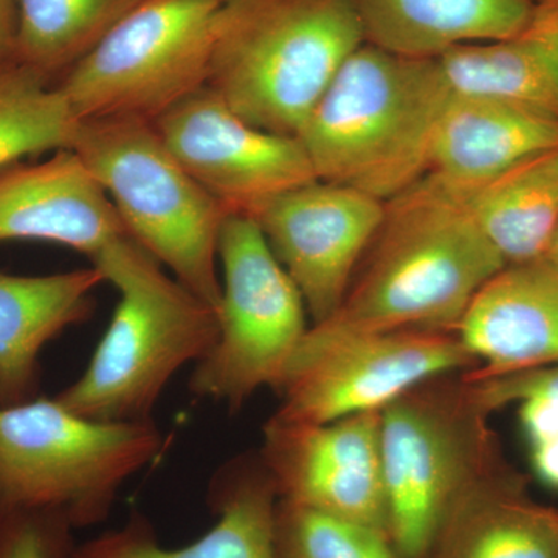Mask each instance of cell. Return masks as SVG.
<instances>
[{
  "label": "cell",
  "mask_w": 558,
  "mask_h": 558,
  "mask_svg": "<svg viewBox=\"0 0 558 558\" xmlns=\"http://www.w3.org/2000/svg\"><path fill=\"white\" fill-rule=\"evenodd\" d=\"M505 267L457 191L425 174L385 202L347 299L332 317L311 326L326 336L454 330Z\"/></svg>",
  "instance_id": "cell-1"
},
{
  "label": "cell",
  "mask_w": 558,
  "mask_h": 558,
  "mask_svg": "<svg viewBox=\"0 0 558 558\" xmlns=\"http://www.w3.org/2000/svg\"><path fill=\"white\" fill-rule=\"evenodd\" d=\"M89 259L120 300L89 365L54 399L92 421L150 422L172 377L215 347L218 311L128 234Z\"/></svg>",
  "instance_id": "cell-2"
},
{
  "label": "cell",
  "mask_w": 558,
  "mask_h": 558,
  "mask_svg": "<svg viewBox=\"0 0 558 558\" xmlns=\"http://www.w3.org/2000/svg\"><path fill=\"white\" fill-rule=\"evenodd\" d=\"M450 94L438 60L363 43L330 81L299 138L318 180L387 202L427 174L433 132Z\"/></svg>",
  "instance_id": "cell-3"
},
{
  "label": "cell",
  "mask_w": 558,
  "mask_h": 558,
  "mask_svg": "<svg viewBox=\"0 0 558 558\" xmlns=\"http://www.w3.org/2000/svg\"><path fill=\"white\" fill-rule=\"evenodd\" d=\"M363 43L349 0H219L208 87L253 126L299 137Z\"/></svg>",
  "instance_id": "cell-4"
},
{
  "label": "cell",
  "mask_w": 558,
  "mask_h": 558,
  "mask_svg": "<svg viewBox=\"0 0 558 558\" xmlns=\"http://www.w3.org/2000/svg\"><path fill=\"white\" fill-rule=\"evenodd\" d=\"M72 150L108 194L128 236L218 311V242L229 213L175 160L154 123L80 121Z\"/></svg>",
  "instance_id": "cell-5"
},
{
  "label": "cell",
  "mask_w": 558,
  "mask_h": 558,
  "mask_svg": "<svg viewBox=\"0 0 558 558\" xmlns=\"http://www.w3.org/2000/svg\"><path fill=\"white\" fill-rule=\"evenodd\" d=\"M165 447L154 421H92L44 396L0 407V510H50L75 531L97 526Z\"/></svg>",
  "instance_id": "cell-6"
},
{
  "label": "cell",
  "mask_w": 558,
  "mask_h": 558,
  "mask_svg": "<svg viewBox=\"0 0 558 558\" xmlns=\"http://www.w3.org/2000/svg\"><path fill=\"white\" fill-rule=\"evenodd\" d=\"M488 417L462 373L424 381L381 410L388 535L400 558H427L454 501L502 459Z\"/></svg>",
  "instance_id": "cell-7"
},
{
  "label": "cell",
  "mask_w": 558,
  "mask_h": 558,
  "mask_svg": "<svg viewBox=\"0 0 558 558\" xmlns=\"http://www.w3.org/2000/svg\"><path fill=\"white\" fill-rule=\"evenodd\" d=\"M219 0H142L57 84L78 121L154 123L208 86Z\"/></svg>",
  "instance_id": "cell-8"
},
{
  "label": "cell",
  "mask_w": 558,
  "mask_h": 558,
  "mask_svg": "<svg viewBox=\"0 0 558 558\" xmlns=\"http://www.w3.org/2000/svg\"><path fill=\"white\" fill-rule=\"evenodd\" d=\"M222 299L215 347L194 365V398L238 411L259 389L278 391L307 323L303 295L252 216H227L219 233Z\"/></svg>",
  "instance_id": "cell-9"
},
{
  "label": "cell",
  "mask_w": 558,
  "mask_h": 558,
  "mask_svg": "<svg viewBox=\"0 0 558 558\" xmlns=\"http://www.w3.org/2000/svg\"><path fill=\"white\" fill-rule=\"evenodd\" d=\"M476 366L457 330L326 336L311 326L279 385L274 416L325 424L381 411L424 381Z\"/></svg>",
  "instance_id": "cell-10"
},
{
  "label": "cell",
  "mask_w": 558,
  "mask_h": 558,
  "mask_svg": "<svg viewBox=\"0 0 558 558\" xmlns=\"http://www.w3.org/2000/svg\"><path fill=\"white\" fill-rule=\"evenodd\" d=\"M154 126L175 160L229 215L252 216L279 194L318 180L299 137L253 126L208 86Z\"/></svg>",
  "instance_id": "cell-11"
},
{
  "label": "cell",
  "mask_w": 558,
  "mask_h": 558,
  "mask_svg": "<svg viewBox=\"0 0 558 558\" xmlns=\"http://www.w3.org/2000/svg\"><path fill=\"white\" fill-rule=\"evenodd\" d=\"M380 413L325 424L271 416L264 425L258 454L278 498L388 535Z\"/></svg>",
  "instance_id": "cell-12"
},
{
  "label": "cell",
  "mask_w": 558,
  "mask_h": 558,
  "mask_svg": "<svg viewBox=\"0 0 558 558\" xmlns=\"http://www.w3.org/2000/svg\"><path fill=\"white\" fill-rule=\"evenodd\" d=\"M384 213L385 202L323 180L286 191L253 213L303 295L311 325L340 310Z\"/></svg>",
  "instance_id": "cell-13"
},
{
  "label": "cell",
  "mask_w": 558,
  "mask_h": 558,
  "mask_svg": "<svg viewBox=\"0 0 558 558\" xmlns=\"http://www.w3.org/2000/svg\"><path fill=\"white\" fill-rule=\"evenodd\" d=\"M278 495L258 453L241 454L216 470L208 486L215 526L182 548H165L143 513L121 527L76 543L68 558H275Z\"/></svg>",
  "instance_id": "cell-14"
},
{
  "label": "cell",
  "mask_w": 558,
  "mask_h": 558,
  "mask_svg": "<svg viewBox=\"0 0 558 558\" xmlns=\"http://www.w3.org/2000/svg\"><path fill=\"white\" fill-rule=\"evenodd\" d=\"M124 234L108 194L72 149L0 171V242H53L90 258Z\"/></svg>",
  "instance_id": "cell-15"
},
{
  "label": "cell",
  "mask_w": 558,
  "mask_h": 558,
  "mask_svg": "<svg viewBox=\"0 0 558 558\" xmlns=\"http://www.w3.org/2000/svg\"><path fill=\"white\" fill-rule=\"evenodd\" d=\"M457 333L481 380L558 363V270L543 259L506 266L476 293Z\"/></svg>",
  "instance_id": "cell-16"
},
{
  "label": "cell",
  "mask_w": 558,
  "mask_h": 558,
  "mask_svg": "<svg viewBox=\"0 0 558 558\" xmlns=\"http://www.w3.org/2000/svg\"><path fill=\"white\" fill-rule=\"evenodd\" d=\"M556 146V117L519 102L451 92L433 132L427 174L451 190L470 191Z\"/></svg>",
  "instance_id": "cell-17"
},
{
  "label": "cell",
  "mask_w": 558,
  "mask_h": 558,
  "mask_svg": "<svg viewBox=\"0 0 558 558\" xmlns=\"http://www.w3.org/2000/svg\"><path fill=\"white\" fill-rule=\"evenodd\" d=\"M105 282L94 266L40 277L0 271V407L39 398L40 352L92 317Z\"/></svg>",
  "instance_id": "cell-18"
},
{
  "label": "cell",
  "mask_w": 558,
  "mask_h": 558,
  "mask_svg": "<svg viewBox=\"0 0 558 558\" xmlns=\"http://www.w3.org/2000/svg\"><path fill=\"white\" fill-rule=\"evenodd\" d=\"M427 558H558V509L499 459L451 506Z\"/></svg>",
  "instance_id": "cell-19"
},
{
  "label": "cell",
  "mask_w": 558,
  "mask_h": 558,
  "mask_svg": "<svg viewBox=\"0 0 558 558\" xmlns=\"http://www.w3.org/2000/svg\"><path fill=\"white\" fill-rule=\"evenodd\" d=\"M363 40L414 60H439L469 44L523 31L535 0H349Z\"/></svg>",
  "instance_id": "cell-20"
},
{
  "label": "cell",
  "mask_w": 558,
  "mask_h": 558,
  "mask_svg": "<svg viewBox=\"0 0 558 558\" xmlns=\"http://www.w3.org/2000/svg\"><path fill=\"white\" fill-rule=\"evenodd\" d=\"M451 92L519 102L558 119V0H535L523 31L439 58Z\"/></svg>",
  "instance_id": "cell-21"
},
{
  "label": "cell",
  "mask_w": 558,
  "mask_h": 558,
  "mask_svg": "<svg viewBox=\"0 0 558 558\" xmlns=\"http://www.w3.org/2000/svg\"><path fill=\"white\" fill-rule=\"evenodd\" d=\"M457 193L506 266L542 259L558 223V146Z\"/></svg>",
  "instance_id": "cell-22"
},
{
  "label": "cell",
  "mask_w": 558,
  "mask_h": 558,
  "mask_svg": "<svg viewBox=\"0 0 558 558\" xmlns=\"http://www.w3.org/2000/svg\"><path fill=\"white\" fill-rule=\"evenodd\" d=\"M142 0H17L16 61L53 86Z\"/></svg>",
  "instance_id": "cell-23"
},
{
  "label": "cell",
  "mask_w": 558,
  "mask_h": 558,
  "mask_svg": "<svg viewBox=\"0 0 558 558\" xmlns=\"http://www.w3.org/2000/svg\"><path fill=\"white\" fill-rule=\"evenodd\" d=\"M80 121L60 89L20 61L0 65V171L72 149Z\"/></svg>",
  "instance_id": "cell-24"
},
{
  "label": "cell",
  "mask_w": 558,
  "mask_h": 558,
  "mask_svg": "<svg viewBox=\"0 0 558 558\" xmlns=\"http://www.w3.org/2000/svg\"><path fill=\"white\" fill-rule=\"evenodd\" d=\"M274 553L275 558H400L379 529L279 498Z\"/></svg>",
  "instance_id": "cell-25"
},
{
  "label": "cell",
  "mask_w": 558,
  "mask_h": 558,
  "mask_svg": "<svg viewBox=\"0 0 558 558\" xmlns=\"http://www.w3.org/2000/svg\"><path fill=\"white\" fill-rule=\"evenodd\" d=\"M75 527L50 510H0V558H68Z\"/></svg>",
  "instance_id": "cell-26"
},
{
  "label": "cell",
  "mask_w": 558,
  "mask_h": 558,
  "mask_svg": "<svg viewBox=\"0 0 558 558\" xmlns=\"http://www.w3.org/2000/svg\"><path fill=\"white\" fill-rule=\"evenodd\" d=\"M465 380L481 409L488 414L529 398H548L558 402V363L492 379Z\"/></svg>",
  "instance_id": "cell-27"
},
{
  "label": "cell",
  "mask_w": 558,
  "mask_h": 558,
  "mask_svg": "<svg viewBox=\"0 0 558 558\" xmlns=\"http://www.w3.org/2000/svg\"><path fill=\"white\" fill-rule=\"evenodd\" d=\"M521 428L529 444L558 436V402L548 398H529L519 402Z\"/></svg>",
  "instance_id": "cell-28"
},
{
  "label": "cell",
  "mask_w": 558,
  "mask_h": 558,
  "mask_svg": "<svg viewBox=\"0 0 558 558\" xmlns=\"http://www.w3.org/2000/svg\"><path fill=\"white\" fill-rule=\"evenodd\" d=\"M20 10L17 0H0V65L16 61Z\"/></svg>",
  "instance_id": "cell-29"
},
{
  "label": "cell",
  "mask_w": 558,
  "mask_h": 558,
  "mask_svg": "<svg viewBox=\"0 0 558 558\" xmlns=\"http://www.w3.org/2000/svg\"><path fill=\"white\" fill-rule=\"evenodd\" d=\"M531 461L535 476L545 486L558 490V436L531 444Z\"/></svg>",
  "instance_id": "cell-30"
},
{
  "label": "cell",
  "mask_w": 558,
  "mask_h": 558,
  "mask_svg": "<svg viewBox=\"0 0 558 558\" xmlns=\"http://www.w3.org/2000/svg\"><path fill=\"white\" fill-rule=\"evenodd\" d=\"M542 259L548 263L549 266H553L554 269L558 270V223L556 230H554L553 236H550L548 247H546L545 255H543Z\"/></svg>",
  "instance_id": "cell-31"
}]
</instances>
